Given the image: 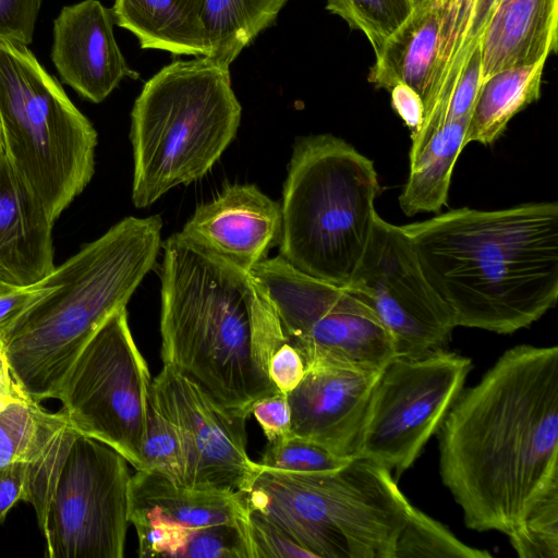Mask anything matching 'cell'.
I'll list each match as a JSON object with an SVG mask.
<instances>
[{
  "label": "cell",
  "mask_w": 558,
  "mask_h": 558,
  "mask_svg": "<svg viewBox=\"0 0 558 558\" xmlns=\"http://www.w3.org/2000/svg\"><path fill=\"white\" fill-rule=\"evenodd\" d=\"M508 536L520 558H558V486L546 493Z\"/></svg>",
  "instance_id": "cell-29"
},
{
  "label": "cell",
  "mask_w": 558,
  "mask_h": 558,
  "mask_svg": "<svg viewBox=\"0 0 558 558\" xmlns=\"http://www.w3.org/2000/svg\"><path fill=\"white\" fill-rule=\"evenodd\" d=\"M248 274L301 354L305 371H383L396 357L387 329L345 287L306 276L280 255L267 257Z\"/></svg>",
  "instance_id": "cell-10"
},
{
  "label": "cell",
  "mask_w": 558,
  "mask_h": 558,
  "mask_svg": "<svg viewBox=\"0 0 558 558\" xmlns=\"http://www.w3.org/2000/svg\"><path fill=\"white\" fill-rule=\"evenodd\" d=\"M236 268L250 270L279 243L280 204L255 184H230L199 205L180 231Z\"/></svg>",
  "instance_id": "cell-17"
},
{
  "label": "cell",
  "mask_w": 558,
  "mask_h": 558,
  "mask_svg": "<svg viewBox=\"0 0 558 558\" xmlns=\"http://www.w3.org/2000/svg\"><path fill=\"white\" fill-rule=\"evenodd\" d=\"M469 120L470 117L442 124L410 162V174L399 196L407 216L438 213L446 205L453 168L465 146Z\"/></svg>",
  "instance_id": "cell-23"
},
{
  "label": "cell",
  "mask_w": 558,
  "mask_h": 558,
  "mask_svg": "<svg viewBox=\"0 0 558 558\" xmlns=\"http://www.w3.org/2000/svg\"><path fill=\"white\" fill-rule=\"evenodd\" d=\"M10 400L0 399V410L3 408V405Z\"/></svg>",
  "instance_id": "cell-44"
},
{
  "label": "cell",
  "mask_w": 558,
  "mask_h": 558,
  "mask_svg": "<svg viewBox=\"0 0 558 558\" xmlns=\"http://www.w3.org/2000/svg\"><path fill=\"white\" fill-rule=\"evenodd\" d=\"M0 399L29 400L15 383L8 361L5 350L0 341ZM32 401V400H31ZM34 402V401H33Z\"/></svg>",
  "instance_id": "cell-41"
},
{
  "label": "cell",
  "mask_w": 558,
  "mask_h": 558,
  "mask_svg": "<svg viewBox=\"0 0 558 558\" xmlns=\"http://www.w3.org/2000/svg\"><path fill=\"white\" fill-rule=\"evenodd\" d=\"M113 23L111 10L98 0L66 5L53 21L52 62L63 83L95 104L125 77H138L118 46Z\"/></svg>",
  "instance_id": "cell-18"
},
{
  "label": "cell",
  "mask_w": 558,
  "mask_h": 558,
  "mask_svg": "<svg viewBox=\"0 0 558 558\" xmlns=\"http://www.w3.org/2000/svg\"><path fill=\"white\" fill-rule=\"evenodd\" d=\"M27 463H15L0 468V523L25 494Z\"/></svg>",
  "instance_id": "cell-40"
},
{
  "label": "cell",
  "mask_w": 558,
  "mask_h": 558,
  "mask_svg": "<svg viewBox=\"0 0 558 558\" xmlns=\"http://www.w3.org/2000/svg\"><path fill=\"white\" fill-rule=\"evenodd\" d=\"M245 522L177 527L173 558H251Z\"/></svg>",
  "instance_id": "cell-31"
},
{
  "label": "cell",
  "mask_w": 558,
  "mask_h": 558,
  "mask_svg": "<svg viewBox=\"0 0 558 558\" xmlns=\"http://www.w3.org/2000/svg\"><path fill=\"white\" fill-rule=\"evenodd\" d=\"M160 216L125 217L46 277L48 289L0 333L11 374L32 401L58 397L74 361L153 269Z\"/></svg>",
  "instance_id": "cell-4"
},
{
  "label": "cell",
  "mask_w": 558,
  "mask_h": 558,
  "mask_svg": "<svg viewBox=\"0 0 558 558\" xmlns=\"http://www.w3.org/2000/svg\"><path fill=\"white\" fill-rule=\"evenodd\" d=\"M245 523L251 558H315L288 533L254 510Z\"/></svg>",
  "instance_id": "cell-33"
},
{
  "label": "cell",
  "mask_w": 558,
  "mask_h": 558,
  "mask_svg": "<svg viewBox=\"0 0 558 558\" xmlns=\"http://www.w3.org/2000/svg\"><path fill=\"white\" fill-rule=\"evenodd\" d=\"M454 326L512 333L558 298V203L462 207L402 226Z\"/></svg>",
  "instance_id": "cell-2"
},
{
  "label": "cell",
  "mask_w": 558,
  "mask_h": 558,
  "mask_svg": "<svg viewBox=\"0 0 558 558\" xmlns=\"http://www.w3.org/2000/svg\"><path fill=\"white\" fill-rule=\"evenodd\" d=\"M202 0H116L114 23L130 31L143 49L207 57Z\"/></svg>",
  "instance_id": "cell-22"
},
{
  "label": "cell",
  "mask_w": 558,
  "mask_h": 558,
  "mask_svg": "<svg viewBox=\"0 0 558 558\" xmlns=\"http://www.w3.org/2000/svg\"><path fill=\"white\" fill-rule=\"evenodd\" d=\"M129 462L65 418L27 463L24 501L49 558H122L130 519Z\"/></svg>",
  "instance_id": "cell-8"
},
{
  "label": "cell",
  "mask_w": 558,
  "mask_h": 558,
  "mask_svg": "<svg viewBox=\"0 0 558 558\" xmlns=\"http://www.w3.org/2000/svg\"><path fill=\"white\" fill-rule=\"evenodd\" d=\"M2 148H3V146H2V136H1V129H0V154L2 151Z\"/></svg>",
  "instance_id": "cell-45"
},
{
  "label": "cell",
  "mask_w": 558,
  "mask_h": 558,
  "mask_svg": "<svg viewBox=\"0 0 558 558\" xmlns=\"http://www.w3.org/2000/svg\"><path fill=\"white\" fill-rule=\"evenodd\" d=\"M389 332L396 357L445 349L456 328L427 281L403 227L376 216L365 251L345 287Z\"/></svg>",
  "instance_id": "cell-13"
},
{
  "label": "cell",
  "mask_w": 558,
  "mask_h": 558,
  "mask_svg": "<svg viewBox=\"0 0 558 558\" xmlns=\"http://www.w3.org/2000/svg\"><path fill=\"white\" fill-rule=\"evenodd\" d=\"M326 9L368 39L375 59L410 16V0H326Z\"/></svg>",
  "instance_id": "cell-28"
},
{
  "label": "cell",
  "mask_w": 558,
  "mask_h": 558,
  "mask_svg": "<svg viewBox=\"0 0 558 558\" xmlns=\"http://www.w3.org/2000/svg\"><path fill=\"white\" fill-rule=\"evenodd\" d=\"M43 0H0V43L28 46Z\"/></svg>",
  "instance_id": "cell-35"
},
{
  "label": "cell",
  "mask_w": 558,
  "mask_h": 558,
  "mask_svg": "<svg viewBox=\"0 0 558 558\" xmlns=\"http://www.w3.org/2000/svg\"><path fill=\"white\" fill-rule=\"evenodd\" d=\"M242 498L315 558H395L413 507L388 469L359 457L323 473L262 468Z\"/></svg>",
  "instance_id": "cell-7"
},
{
  "label": "cell",
  "mask_w": 558,
  "mask_h": 558,
  "mask_svg": "<svg viewBox=\"0 0 558 558\" xmlns=\"http://www.w3.org/2000/svg\"><path fill=\"white\" fill-rule=\"evenodd\" d=\"M388 92L392 108L411 130V136H413L423 122L424 105L421 96L402 82L395 84Z\"/></svg>",
  "instance_id": "cell-39"
},
{
  "label": "cell",
  "mask_w": 558,
  "mask_h": 558,
  "mask_svg": "<svg viewBox=\"0 0 558 558\" xmlns=\"http://www.w3.org/2000/svg\"><path fill=\"white\" fill-rule=\"evenodd\" d=\"M16 288H19V286L13 284L12 282L4 279L2 276H0V294L7 293Z\"/></svg>",
  "instance_id": "cell-42"
},
{
  "label": "cell",
  "mask_w": 558,
  "mask_h": 558,
  "mask_svg": "<svg viewBox=\"0 0 558 558\" xmlns=\"http://www.w3.org/2000/svg\"><path fill=\"white\" fill-rule=\"evenodd\" d=\"M381 371L320 367L305 371L287 395L292 434L355 458L374 387Z\"/></svg>",
  "instance_id": "cell-16"
},
{
  "label": "cell",
  "mask_w": 558,
  "mask_h": 558,
  "mask_svg": "<svg viewBox=\"0 0 558 558\" xmlns=\"http://www.w3.org/2000/svg\"><path fill=\"white\" fill-rule=\"evenodd\" d=\"M490 558L484 549L464 544L445 525L412 507L401 529L395 558Z\"/></svg>",
  "instance_id": "cell-27"
},
{
  "label": "cell",
  "mask_w": 558,
  "mask_h": 558,
  "mask_svg": "<svg viewBox=\"0 0 558 558\" xmlns=\"http://www.w3.org/2000/svg\"><path fill=\"white\" fill-rule=\"evenodd\" d=\"M143 470L158 473L183 486L185 450L181 435L173 423L149 401L146 432L142 448Z\"/></svg>",
  "instance_id": "cell-30"
},
{
  "label": "cell",
  "mask_w": 558,
  "mask_h": 558,
  "mask_svg": "<svg viewBox=\"0 0 558 558\" xmlns=\"http://www.w3.org/2000/svg\"><path fill=\"white\" fill-rule=\"evenodd\" d=\"M558 46V0H505L480 39L482 77L546 62Z\"/></svg>",
  "instance_id": "cell-21"
},
{
  "label": "cell",
  "mask_w": 558,
  "mask_h": 558,
  "mask_svg": "<svg viewBox=\"0 0 558 558\" xmlns=\"http://www.w3.org/2000/svg\"><path fill=\"white\" fill-rule=\"evenodd\" d=\"M247 510L242 495L177 485L150 471H136L130 483V523L198 529L220 523L240 524Z\"/></svg>",
  "instance_id": "cell-20"
},
{
  "label": "cell",
  "mask_w": 558,
  "mask_h": 558,
  "mask_svg": "<svg viewBox=\"0 0 558 558\" xmlns=\"http://www.w3.org/2000/svg\"><path fill=\"white\" fill-rule=\"evenodd\" d=\"M482 83V60L478 44L454 84L445 109L442 124L471 116Z\"/></svg>",
  "instance_id": "cell-34"
},
{
  "label": "cell",
  "mask_w": 558,
  "mask_h": 558,
  "mask_svg": "<svg viewBox=\"0 0 558 558\" xmlns=\"http://www.w3.org/2000/svg\"><path fill=\"white\" fill-rule=\"evenodd\" d=\"M436 434L440 476L465 525L508 535L558 486L557 345L504 352Z\"/></svg>",
  "instance_id": "cell-1"
},
{
  "label": "cell",
  "mask_w": 558,
  "mask_h": 558,
  "mask_svg": "<svg viewBox=\"0 0 558 558\" xmlns=\"http://www.w3.org/2000/svg\"><path fill=\"white\" fill-rule=\"evenodd\" d=\"M268 442L292 436L291 410L286 393L280 391L257 400L251 410Z\"/></svg>",
  "instance_id": "cell-36"
},
{
  "label": "cell",
  "mask_w": 558,
  "mask_h": 558,
  "mask_svg": "<svg viewBox=\"0 0 558 558\" xmlns=\"http://www.w3.org/2000/svg\"><path fill=\"white\" fill-rule=\"evenodd\" d=\"M65 414L31 400H10L0 410V468L28 463Z\"/></svg>",
  "instance_id": "cell-26"
},
{
  "label": "cell",
  "mask_w": 558,
  "mask_h": 558,
  "mask_svg": "<svg viewBox=\"0 0 558 558\" xmlns=\"http://www.w3.org/2000/svg\"><path fill=\"white\" fill-rule=\"evenodd\" d=\"M48 289L47 278L0 294V333Z\"/></svg>",
  "instance_id": "cell-38"
},
{
  "label": "cell",
  "mask_w": 558,
  "mask_h": 558,
  "mask_svg": "<svg viewBox=\"0 0 558 558\" xmlns=\"http://www.w3.org/2000/svg\"><path fill=\"white\" fill-rule=\"evenodd\" d=\"M545 62L511 68L483 81L476 96L464 145L494 143L509 121L541 96Z\"/></svg>",
  "instance_id": "cell-24"
},
{
  "label": "cell",
  "mask_w": 558,
  "mask_h": 558,
  "mask_svg": "<svg viewBox=\"0 0 558 558\" xmlns=\"http://www.w3.org/2000/svg\"><path fill=\"white\" fill-rule=\"evenodd\" d=\"M471 369V359L445 349L391 360L372 392L355 457L385 466L397 481L436 434Z\"/></svg>",
  "instance_id": "cell-12"
},
{
  "label": "cell",
  "mask_w": 558,
  "mask_h": 558,
  "mask_svg": "<svg viewBox=\"0 0 558 558\" xmlns=\"http://www.w3.org/2000/svg\"><path fill=\"white\" fill-rule=\"evenodd\" d=\"M229 68L209 57L179 60L144 84L131 111L136 208L203 178L235 137L242 108Z\"/></svg>",
  "instance_id": "cell-5"
},
{
  "label": "cell",
  "mask_w": 558,
  "mask_h": 558,
  "mask_svg": "<svg viewBox=\"0 0 558 558\" xmlns=\"http://www.w3.org/2000/svg\"><path fill=\"white\" fill-rule=\"evenodd\" d=\"M288 0H202L201 20L209 58L230 66L277 19Z\"/></svg>",
  "instance_id": "cell-25"
},
{
  "label": "cell",
  "mask_w": 558,
  "mask_h": 558,
  "mask_svg": "<svg viewBox=\"0 0 558 558\" xmlns=\"http://www.w3.org/2000/svg\"><path fill=\"white\" fill-rule=\"evenodd\" d=\"M380 192L373 160L331 134L296 138L283 184L279 255L347 287L365 251Z\"/></svg>",
  "instance_id": "cell-6"
},
{
  "label": "cell",
  "mask_w": 558,
  "mask_h": 558,
  "mask_svg": "<svg viewBox=\"0 0 558 558\" xmlns=\"http://www.w3.org/2000/svg\"><path fill=\"white\" fill-rule=\"evenodd\" d=\"M150 388L148 365L133 339L125 306L85 344L57 399L77 433L111 447L138 471Z\"/></svg>",
  "instance_id": "cell-11"
},
{
  "label": "cell",
  "mask_w": 558,
  "mask_h": 558,
  "mask_svg": "<svg viewBox=\"0 0 558 558\" xmlns=\"http://www.w3.org/2000/svg\"><path fill=\"white\" fill-rule=\"evenodd\" d=\"M0 129L10 162L54 222L92 181L98 135L23 44L0 43Z\"/></svg>",
  "instance_id": "cell-9"
},
{
  "label": "cell",
  "mask_w": 558,
  "mask_h": 558,
  "mask_svg": "<svg viewBox=\"0 0 558 558\" xmlns=\"http://www.w3.org/2000/svg\"><path fill=\"white\" fill-rule=\"evenodd\" d=\"M161 356L232 415L278 392L269 361L286 335L248 272L181 232L162 242Z\"/></svg>",
  "instance_id": "cell-3"
},
{
  "label": "cell",
  "mask_w": 558,
  "mask_h": 558,
  "mask_svg": "<svg viewBox=\"0 0 558 558\" xmlns=\"http://www.w3.org/2000/svg\"><path fill=\"white\" fill-rule=\"evenodd\" d=\"M53 221L0 154V276L19 287L32 286L56 267Z\"/></svg>",
  "instance_id": "cell-19"
},
{
  "label": "cell",
  "mask_w": 558,
  "mask_h": 558,
  "mask_svg": "<svg viewBox=\"0 0 558 558\" xmlns=\"http://www.w3.org/2000/svg\"><path fill=\"white\" fill-rule=\"evenodd\" d=\"M149 401L181 435L186 458L183 486L248 492L262 468L246 450V417L223 410L168 365L153 379Z\"/></svg>",
  "instance_id": "cell-15"
},
{
  "label": "cell",
  "mask_w": 558,
  "mask_h": 558,
  "mask_svg": "<svg viewBox=\"0 0 558 558\" xmlns=\"http://www.w3.org/2000/svg\"><path fill=\"white\" fill-rule=\"evenodd\" d=\"M410 1H411L412 5H413V9H414V8H415V7H417L420 3H422L424 0H410Z\"/></svg>",
  "instance_id": "cell-43"
},
{
  "label": "cell",
  "mask_w": 558,
  "mask_h": 558,
  "mask_svg": "<svg viewBox=\"0 0 558 558\" xmlns=\"http://www.w3.org/2000/svg\"><path fill=\"white\" fill-rule=\"evenodd\" d=\"M268 373L277 390L286 395L294 390L304 378V362L289 339L274 352L269 361Z\"/></svg>",
  "instance_id": "cell-37"
},
{
  "label": "cell",
  "mask_w": 558,
  "mask_h": 558,
  "mask_svg": "<svg viewBox=\"0 0 558 558\" xmlns=\"http://www.w3.org/2000/svg\"><path fill=\"white\" fill-rule=\"evenodd\" d=\"M480 0H424L375 59L368 81L389 90L402 82L424 105L417 135L429 138L442 124L454 84L474 48Z\"/></svg>",
  "instance_id": "cell-14"
},
{
  "label": "cell",
  "mask_w": 558,
  "mask_h": 558,
  "mask_svg": "<svg viewBox=\"0 0 558 558\" xmlns=\"http://www.w3.org/2000/svg\"><path fill=\"white\" fill-rule=\"evenodd\" d=\"M352 459L338 456L316 442L292 435L268 442L258 463L263 469L276 471L323 473L341 469Z\"/></svg>",
  "instance_id": "cell-32"
}]
</instances>
